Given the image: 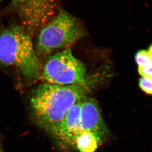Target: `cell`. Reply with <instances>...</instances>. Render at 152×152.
<instances>
[{
	"instance_id": "cell-1",
	"label": "cell",
	"mask_w": 152,
	"mask_h": 152,
	"mask_svg": "<svg viewBox=\"0 0 152 152\" xmlns=\"http://www.w3.org/2000/svg\"><path fill=\"white\" fill-rule=\"evenodd\" d=\"M103 70L88 75L85 82L80 84L43 83L38 85L32 91L30 99L32 116L37 125L54 136L71 107L108 78L109 74Z\"/></svg>"
},
{
	"instance_id": "cell-2",
	"label": "cell",
	"mask_w": 152,
	"mask_h": 152,
	"mask_svg": "<svg viewBox=\"0 0 152 152\" xmlns=\"http://www.w3.org/2000/svg\"><path fill=\"white\" fill-rule=\"evenodd\" d=\"M30 35L21 25L12 24L0 31V66L15 67L28 82L40 79V60Z\"/></svg>"
},
{
	"instance_id": "cell-3",
	"label": "cell",
	"mask_w": 152,
	"mask_h": 152,
	"mask_svg": "<svg viewBox=\"0 0 152 152\" xmlns=\"http://www.w3.org/2000/svg\"><path fill=\"white\" fill-rule=\"evenodd\" d=\"M86 34L75 16L62 9L39 31L34 48L39 59H46L52 53L70 48Z\"/></svg>"
},
{
	"instance_id": "cell-4",
	"label": "cell",
	"mask_w": 152,
	"mask_h": 152,
	"mask_svg": "<svg viewBox=\"0 0 152 152\" xmlns=\"http://www.w3.org/2000/svg\"><path fill=\"white\" fill-rule=\"evenodd\" d=\"M46 59L40 72V79L43 83L71 85L83 83L86 80V66L74 56L71 48Z\"/></svg>"
},
{
	"instance_id": "cell-5",
	"label": "cell",
	"mask_w": 152,
	"mask_h": 152,
	"mask_svg": "<svg viewBox=\"0 0 152 152\" xmlns=\"http://www.w3.org/2000/svg\"><path fill=\"white\" fill-rule=\"evenodd\" d=\"M58 0H12L21 25L33 37L55 15Z\"/></svg>"
},
{
	"instance_id": "cell-6",
	"label": "cell",
	"mask_w": 152,
	"mask_h": 152,
	"mask_svg": "<svg viewBox=\"0 0 152 152\" xmlns=\"http://www.w3.org/2000/svg\"><path fill=\"white\" fill-rule=\"evenodd\" d=\"M80 123L83 131L94 134L102 142L110 134L96 99L91 96H86L81 101Z\"/></svg>"
},
{
	"instance_id": "cell-7",
	"label": "cell",
	"mask_w": 152,
	"mask_h": 152,
	"mask_svg": "<svg viewBox=\"0 0 152 152\" xmlns=\"http://www.w3.org/2000/svg\"><path fill=\"white\" fill-rule=\"evenodd\" d=\"M81 101L76 102L67 112L54 135L69 145H72L75 136L83 131L80 123Z\"/></svg>"
},
{
	"instance_id": "cell-8",
	"label": "cell",
	"mask_w": 152,
	"mask_h": 152,
	"mask_svg": "<svg viewBox=\"0 0 152 152\" xmlns=\"http://www.w3.org/2000/svg\"><path fill=\"white\" fill-rule=\"evenodd\" d=\"M100 138L92 132L82 131L74 139V145L80 152H95L102 143Z\"/></svg>"
},
{
	"instance_id": "cell-9",
	"label": "cell",
	"mask_w": 152,
	"mask_h": 152,
	"mask_svg": "<svg viewBox=\"0 0 152 152\" xmlns=\"http://www.w3.org/2000/svg\"><path fill=\"white\" fill-rule=\"evenodd\" d=\"M134 60L138 67L147 66L152 62V59L148 51L144 49H141L135 53Z\"/></svg>"
},
{
	"instance_id": "cell-10",
	"label": "cell",
	"mask_w": 152,
	"mask_h": 152,
	"mask_svg": "<svg viewBox=\"0 0 152 152\" xmlns=\"http://www.w3.org/2000/svg\"><path fill=\"white\" fill-rule=\"evenodd\" d=\"M138 85L140 89L144 93L152 95V76L141 77L138 81Z\"/></svg>"
},
{
	"instance_id": "cell-11",
	"label": "cell",
	"mask_w": 152,
	"mask_h": 152,
	"mask_svg": "<svg viewBox=\"0 0 152 152\" xmlns=\"http://www.w3.org/2000/svg\"><path fill=\"white\" fill-rule=\"evenodd\" d=\"M138 72L142 77L152 76V62L147 66L138 67Z\"/></svg>"
},
{
	"instance_id": "cell-12",
	"label": "cell",
	"mask_w": 152,
	"mask_h": 152,
	"mask_svg": "<svg viewBox=\"0 0 152 152\" xmlns=\"http://www.w3.org/2000/svg\"><path fill=\"white\" fill-rule=\"evenodd\" d=\"M148 52L150 55L151 56V58L152 59V43L150 45L149 48H148Z\"/></svg>"
},
{
	"instance_id": "cell-13",
	"label": "cell",
	"mask_w": 152,
	"mask_h": 152,
	"mask_svg": "<svg viewBox=\"0 0 152 152\" xmlns=\"http://www.w3.org/2000/svg\"><path fill=\"white\" fill-rule=\"evenodd\" d=\"M0 152H1V150H0Z\"/></svg>"
},
{
	"instance_id": "cell-14",
	"label": "cell",
	"mask_w": 152,
	"mask_h": 152,
	"mask_svg": "<svg viewBox=\"0 0 152 152\" xmlns=\"http://www.w3.org/2000/svg\"><path fill=\"white\" fill-rule=\"evenodd\" d=\"M1 0H0V1H1Z\"/></svg>"
}]
</instances>
